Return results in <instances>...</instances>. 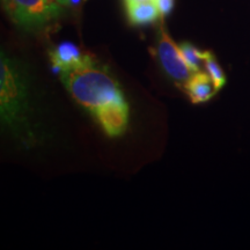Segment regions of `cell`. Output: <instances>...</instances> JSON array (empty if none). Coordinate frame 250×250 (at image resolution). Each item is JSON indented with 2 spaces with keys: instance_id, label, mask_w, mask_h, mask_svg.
<instances>
[{
  "instance_id": "7",
  "label": "cell",
  "mask_w": 250,
  "mask_h": 250,
  "mask_svg": "<svg viewBox=\"0 0 250 250\" xmlns=\"http://www.w3.org/2000/svg\"><path fill=\"white\" fill-rule=\"evenodd\" d=\"M125 11H126L127 21L132 26H143V24L155 22L161 17L155 1L127 5L125 6Z\"/></svg>"
},
{
  "instance_id": "1",
  "label": "cell",
  "mask_w": 250,
  "mask_h": 250,
  "mask_svg": "<svg viewBox=\"0 0 250 250\" xmlns=\"http://www.w3.org/2000/svg\"><path fill=\"white\" fill-rule=\"evenodd\" d=\"M62 81L74 101L92 115L108 137L115 138L125 132L130 108L108 70L89 56L83 65L62 72Z\"/></svg>"
},
{
  "instance_id": "11",
  "label": "cell",
  "mask_w": 250,
  "mask_h": 250,
  "mask_svg": "<svg viewBox=\"0 0 250 250\" xmlns=\"http://www.w3.org/2000/svg\"><path fill=\"white\" fill-rule=\"evenodd\" d=\"M52 5L58 6V7H62V6H67L70 4V0H48Z\"/></svg>"
},
{
  "instance_id": "12",
  "label": "cell",
  "mask_w": 250,
  "mask_h": 250,
  "mask_svg": "<svg viewBox=\"0 0 250 250\" xmlns=\"http://www.w3.org/2000/svg\"><path fill=\"white\" fill-rule=\"evenodd\" d=\"M124 6L127 5H134V4H140V2H148V1H155V0H123Z\"/></svg>"
},
{
  "instance_id": "10",
  "label": "cell",
  "mask_w": 250,
  "mask_h": 250,
  "mask_svg": "<svg viewBox=\"0 0 250 250\" xmlns=\"http://www.w3.org/2000/svg\"><path fill=\"white\" fill-rule=\"evenodd\" d=\"M155 4L158 6L159 11H160L161 18H165L173 11L175 0H155Z\"/></svg>"
},
{
  "instance_id": "4",
  "label": "cell",
  "mask_w": 250,
  "mask_h": 250,
  "mask_svg": "<svg viewBox=\"0 0 250 250\" xmlns=\"http://www.w3.org/2000/svg\"><path fill=\"white\" fill-rule=\"evenodd\" d=\"M156 55H158L159 62L168 77L182 86L193 74L181 52L180 46L168 35L164 26H161L159 30Z\"/></svg>"
},
{
  "instance_id": "3",
  "label": "cell",
  "mask_w": 250,
  "mask_h": 250,
  "mask_svg": "<svg viewBox=\"0 0 250 250\" xmlns=\"http://www.w3.org/2000/svg\"><path fill=\"white\" fill-rule=\"evenodd\" d=\"M12 21L24 30H37L61 14L62 7L48 0H2Z\"/></svg>"
},
{
  "instance_id": "5",
  "label": "cell",
  "mask_w": 250,
  "mask_h": 250,
  "mask_svg": "<svg viewBox=\"0 0 250 250\" xmlns=\"http://www.w3.org/2000/svg\"><path fill=\"white\" fill-rule=\"evenodd\" d=\"M89 55H83L76 44L71 42H62L50 51V59L56 70L62 72L70 71L83 65Z\"/></svg>"
},
{
  "instance_id": "6",
  "label": "cell",
  "mask_w": 250,
  "mask_h": 250,
  "mask_svg": "<svg viewBox=\"0 0 250 250\" xmlns=\"http://www.w3.org/2000/svg\"><path fill=\"white\" fill-rule=\"evenodd\" d=\"M183 89L193 104L208 102L217 93L211 77L204 72H196L183 85Z\"/></svg>"
},
{
  "instance_id": "9",
  "label": "cell",
  "mask_w": 250,
  "mask_h": 250,
  "mask_svg": "<svg viewBox=\"0 0 250 250\" xmlns=\"http://www.w3.org/2000/svg\"><path fill=\"white\" fill-rule=\"evenodd\" d=\"M179 46L192 73L199 72V70H201V62H204L205 51H201L198 48H196L195 45L189 42H182Z\"/></svg>"
},
{
  "instance_id": "8",
  "label": "cell",
  "mask_w": 250,
  "mask_h": 250,
  "mask_svg": "<svg viewBox=\"0 0 250 250\" xmlns=\"http://www.w3.org/2000/svg\"><path fill=\"white\" fill-rule=\"evenodd\" d=\"M204 65L208 76L211 77L215 90H220L226 85V76H225L223 68L215 58V56L211 51H205L204 54Z\"/></svg>"
},
{
  "instance_id": "2",
  "label": "cell",
  "mask_w": 250,
  "mask_h": 250,
  "mask_svg": "<svg viewBox=\"0 0 250 250\" xmlns=\"http://www.w3.org/2000/svg\"><path fill=\"white\" fill-rule=\"evenodd\" d=\"M0 111L6 126L13 131L27 130L29 94L26 76L17 62L4 54L0 62Z\"/></svg>"
}]
</instances>
